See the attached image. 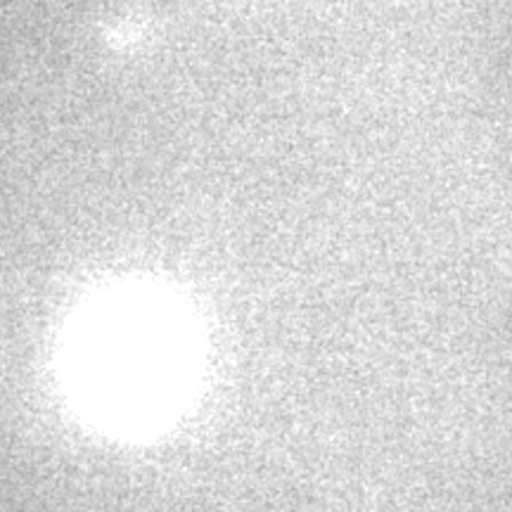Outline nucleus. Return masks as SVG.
Masks as SVG:
<instances>
[{
	"label": "nucleus",
	"instance_id": "nucleus-1",
	"mask_svg": "<svg viewBox=\"0 0 512 512\" xmlns=\"http://www.w3.org/2000/svg\"><path fill=\"white\" fill-rule=\"evenodd\" d=\"M181 332L157 304H112L88 325L83 361L91 392L114 411H147L178 384Z\"/></svg>",
	"mask_w": 512,
	"mask_h": 512
}]
</instances>
